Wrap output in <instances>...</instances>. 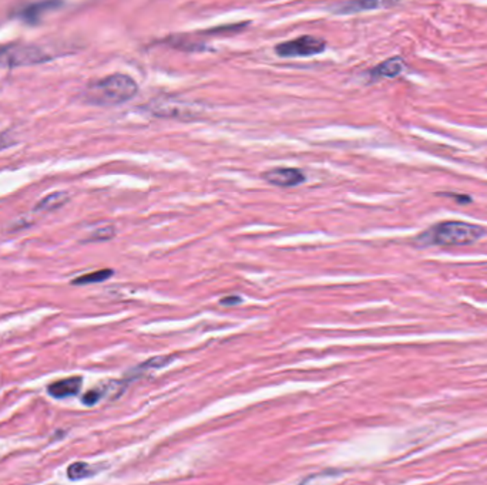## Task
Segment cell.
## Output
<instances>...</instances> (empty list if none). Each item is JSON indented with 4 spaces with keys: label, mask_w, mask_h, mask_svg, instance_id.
I'll return each instance as SVG.
<instances>
[{
    "label": "cell",
    "mask_w": 487,
    "mask_h": 485,
    "mask_svg": "<svg viewBox=\"0 0 487 485\" xmlns=\"http://www.w3.org/2000/svg\"><path fill=\"white\" fill-rule=\"evenodd\" d=\"M382 6H385V5L377 3V2H351V3L334 6V10H335V13H356V12L376 9V8H382Z\"/></svg>",
    "instance_id": "obj_11"
},
{
    "label": "cell",
    "mask_w": 487,
    "mask_h": 485,
    "mask_svg": "<svg viewBox=\"0 0 487 485\" xmlns=\"http://www.w3.org/2000/svg\"><path fill=\"white\" fill-rule=\"evenodd\" d=\"M332 478H334L332 474H318L303 480L299 485H323L325 482L331 481Z\"/></svg>",
    "instance_id": "obj_15"
},
{
    "label": "cell",
    "mask_w": 487,
    "mask_h": 485,
    "mask_svg": "<svg viewBox=\"0 0 487 485\" xmlns=\"http://www.w3.org/2000/svg\"><path fill=\"white\" fill-rule=\"evenodd\" d=\"M405 70V62L401 57H392L381 64H377L372 71L371 76L373 79H381V77H388L393 79L402 75V71Z\"/></svg>",
    "instance_id": "obj_7"
},
{
    "label": "cell",
    "mask_w": 487,
    "mask_h": 485,
    "mask_svg": "<svg viewBox=\"0 0 487 485\" xmlns=\"http://www.w3.org/2000/svg\"><path fill=\"white\" fill-rule=\"evenodd\" d=\"M137 93L138 84L133 77L123 73H116L90 81L84 88L83 97L88 104L113 107L132 100Z\"/></svg>",
    "instance_id": "obj_1"
},
{
    "label": "cell",
    "mask_w": 487,
    "mask_h": 485,
    "mask_svg": "<svg viewBox=\"0 0 487 485\" xmlns=\"http://www.w3.org/2000/svg\"><path fill=\"white\" fill-rule=\"evenodd\" d=\"M68 198H70L68 192H66V191L51 192L50 195L45 196L42 201H39V204L36 205V211L49 212V211H54L58 208H62L68 201Z\"/></svg>",
    "instance_id": "obj_8"
},
{
    "label": "cell",
    "mask_w": 487,
    "mask_h": 485,
    "mask_svg": "<svg viewBox=\"0 0 487 485\" xmlns=\"http://www.w3.org/2000/svg\"><path fill=\"white\" fill-rule=\"evenodd\" d=\"M51 57L39 46L32 44H9L0 47V64L8 67L34 66Z\"/></svg>",
    "instance_id": "obj_3"
},
{
    "label": "cell",
    "mask_w": 487,
    "mask_h": 485,
    "mask_svg": "<svg viewBox=\"0 0 487 485\" xmlns=\"http://www.w3.org/2000/svg\"><path fill=\"white\" fill-rule=\"evenodd\" d=\"M325 50H327V42L308 34L275 46V53L279 57H308L319 55Z\"/></svg>",
    "instance_id": "obj_4"
},
{
    "label": "cell",
    "mask_w": 487,
    "mask_h": 485,
    "mask_svg": "<svg viewBox=\"0 0 487 485\" xmlns=\"http://www.w3.org/2000/svg\"><path fill=\"white\" fill-rule=\"evenodd\" d=\"M486 235V229L462 221H446L432 226L418 238L421 245L460 246L477 242Z\"/></svg>",
    "instance_id": "obj_2"
},
{
    "label": "cell",
    "mask_w": 487,
    "mask_h": 485,
    "mask_svg": "<svg viewBox=\"0 0 487 485\" xmlns=\"http://www.w3.org/2000/svg\"><path fill=\"white\" fill-rule=\"evenodd\" d=\"M112 269H103V271H96L92 274H86L73 280V285H90V283H100L113 276Z\"/></svg>",
    "instance_id": "obj_12"
},
{
    "label": "cell",
    "mask_w": 487,
    "mask_h": 485,
    "mask_svg": "<svg viewBox=\"0 0 487 485\" xmlns=\"http://www.w3.org/2000/svg\"><path fill=\"white\" fill-rule=\"evenodd\" d=\"M82 377H67V379L58 380L47 387V391L54 399H66L76 396L82 389Z\"/></svg>",
    "instance_id": "obj_6"
},
{
    "label": "cell",
    "mask_w": 487,
    "mask_h": 485,
    "mask_svg": "<svg viewBox=\"0 0 487 485\" xmlns=\"http://www.w3.org/2000/svg\"><path fill=\"white\" fill-rule=\"evenodd\" d=\"M104 396V391L101 389H95L90 390L88 393H86L83 396V403L86 406H95L96 403H99L101 400V397Z\"/></svg>",
    "instance_id": "obj_14"
},
{
    "label": "cell",
    "mask_w": 487,
    "mask_h": 485,
    "mask_svg": "<svg viewBox=\"0 0 487 485\" xmlns=\"http://www.w3.org/2000/svg\"><path fill=\"white\" fill-rule=\"evenodd\" d=\"M60 3H54V2H45V3H33V5H29L26 6L21 16L23 17V19L29 23H36V22H39L40 21V17L43 16V13H46V10H53V9H56L59 8Z\"/></svg>",
    "instance_id": "obj_9"
},
{
    "label": "cell",
    "mask_w": 487,
    "mask_h": 485,
    "mask_svg": "<svg viewBox=\"0 0 487 485\" xmlns=\"http://www.w3.org/2000/svg\"><path fill=\"white\" fill-rule=\"evenodd\" d=\"M241 302L242 299L240 296H228L220 300V303L224 304V306H234V304H240Z\"/></svg>",
    "instance_id": "obj_16"
},
{
    "label": "cell",
    "mask_w": 487,
    "mask_h": 485,
    "mask_svg": "<svg viewBox=\"0 0 487 485\" xmlns=\"http://www.w3.org/2000/svg\"><path fill=\"white\" fill-rule=\"evenodd\" d=\"M116 237V229L113 226H104L95 231L92 235L88 237V242H101V241H110Z\"/></svg>",
    "instance_id": "obj_13"
},
{
    "label": "cell",
    "mask_w": 487,
    "mask_h": 485,
    "mask_svg": "<svg viewBox=\"0 0 487 485\" xmlns=\"http://www.w3.org/2000/svg\"><path fill=\"white\" fill-rule=\"evenodd\" d=\"M262 178L271 185L288 188V187H298L305 183L306 175L302 170L298 168H273L262 174Z\"/></svg>",
    "instance_id": "obj_5"
},
{
    "label": "cell",
    "mask_w": 487,
    "mask_h": 485,
    "mask_svg": "<svg viewBox=\"0 0 487 485\" xmlns=\"http://www.w3.org/2000/svg\"><path fill=\"white\" fill-rule=\"evenodd\" d=\"M93 474H96L95 467L87 464V462H82V461L70 464L68 469H67V477L73 481L87 478Z\"/></svg>",
    "instance_id": "obj_10"
}]
</instances>
